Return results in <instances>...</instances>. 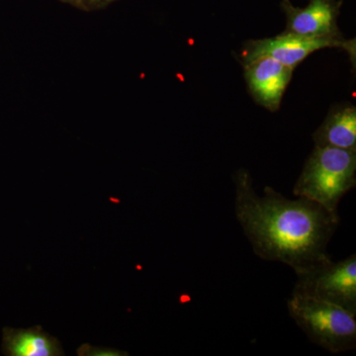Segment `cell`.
<instances>
[{"label": "cell", "instance_id": "1", "mask_svg": "<svg viewBox=\"0 0 356 356\" xmlns=\"http://www.w3.org/2000/svg\"><path fill=\"white\" fill-rule=\"evenodd\" d=\"M234 184L236 220L257 257L282 262L296 274L330 257L339 213L309 199L291 200L269 186L257 195L245 168L235 173Z\"/></svg>", "mask_w": 356, "mask_h": 356}, {"label": "cell", "instance_id": "2", "mask_svg": "<svg viewBox=\"0 0 356 356\" xmlns=\"http://www.w3.org/2000/svg\"><path fill=\"white\" fill-rule=\"evenodd\" d=\"M356 185V152L315 146L293 188L297 197L339 213L343 196Z\"/></svg>", "mask_w": 356, "mask_h": 356}, {"label": "cell", "instance_id": "3", "mask_svg": "<svg viewBox=\"0 0 356 356\" xmlns=\"http://www.w3.org/2000/svg\"><path fill=\"white\" fill-rule=\"evenodd\" d=\"M288 312L309 339L332 353H346L356 348L355 316L339 307L292 295Z\"/></svg>", "mask_w": 356, "mask_h": 356}, {"label": "cell", "instance_id": "4", "mask_svg": "<svg viewBox=\"0 0 356 356\" xmlns=\"http://www.w3.org/2000/svg\"><path fill=\"white\" fill-rule=\"evenodd\" d=\"M292 295L339 307L356 315V255L339 261L331 257L296 274Z\"/></svg>", "mask_w": 356, "mask_h": 356}, {"label": "cell", "instance_id": "5", "mask_svg": "<svg viewBox=\"0 0 356 356\" xmlns=\"http://www.w3.org/2000/svg\"><path fill=\"white\" fill-rule=\"evenodd\" d=\"M337 48L346 51L351 62L355 65V40L312 38L292 33L283 32L271 38L250 40L243 44L241 51L242 65L261 58H271L290 69L295 70L311 54L323 49Z\"/></svg>", "mask_w": 356, "mask_h": 356}, {"label": "cell", "instance_id": "6", "mask_svg": "<svg viewBox=\"0 0 356 356\" xmlns=\"http://www.w3.org/2000/svg\"><path fill=\"white\" fill-rule=\"evenodd\" d=\"M341 0H309L303 8L295 7L290 0H282L281 7L286 15L284 32L312 37L343 41L337 20L341 13Z\"/></svg>", "mask_w": 356, "mask_h": 356}, {"label": "cell", "instance_id": "7", "mask_svg": "<svg viewBox=\"0 0 356 356\" xmlns=\"http://www.w3.org/2000/svg\"><path fill=\"white\" fill-rule=\"evenodd\" d=\"M243 67L248 91L255 102L269 111H277L294 70L271 58H257Z\"/></svg>", "mask_w": 356, "mask_h": 356}, {"label": "cell", "instance_id": "8", "mask_svg": "<svg viewBox=\"0 0 356 356\" xmlns=\"http://www.w3.org/2000/svg\"><path fill=\"white\" fill-rule=\"evenodd\" d=\"M315 146L356 152V108L346 103L332 107L325 121L313 134Z\"/></svg>", "mask_w": 356, "mask_h": 356}, {"label": "cell", "instance_id": "9", "mask_svg": "<svg viewBox=\"0 0 356 356\" xmlns=\"http://www.w3.org/2000/svg\"><path fill=\"white\" fill-rule=\"evenodd\" d=\"M2 353L9 356L65 355L58 339L44 332L40 325L28 330L4 327Z\"/></svg>", "mask_w": 356, "mask_h": 356}, {"label": "cell", "instance_id": "10", "mask_svg": "<svg viewBox=\"0 0 356 356\" xmlns=\"http://www.w3.org/2000/svg\"><path fill=\"white\" fill-rule=\"evenodd\" d=\"M79 355H98V356H119L127 355V353H123L122 351L116 350H110V348H95V346H89V344H83L77 350Z\"/></svg>", "mask_w": 356, "mask_h": 356}, {"label": "cell", "instance_id": "11", "mask_svg": "<svg viewBox=\"0 0 356 356\" xmlns=\"http://www.w3.org/2000/svg\"><path fill=\"white\" fill-rule=\"evenodd\" d=\"M117 0H86V10H95V9L103 8L112 2Z\"/></svg>", "mask_w": 356, "mask_h": 356}, {"label": "cell", "instance_id": "12", "mask_svg": "<svg viewBox=\"0 0 356 356\" xmlns=\"http://www.w3.org/2000/svg\"><path fill=\"white\" fill-rule=\"evenodd\" d=\"M62 1L76 7V8L81 9V10H86V0H62Z\"/></svg>", "mask_w": 356, "mask_h": 356}]
</instances>
